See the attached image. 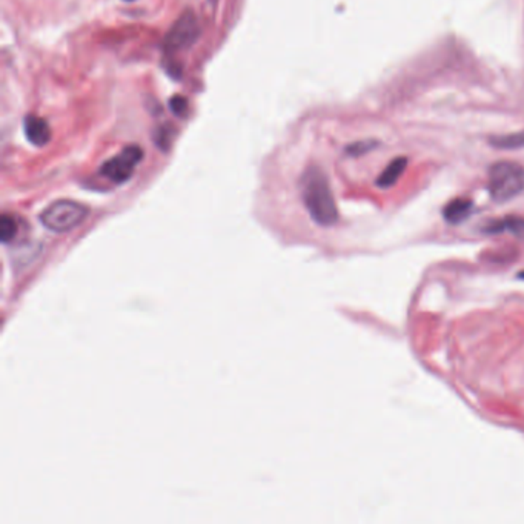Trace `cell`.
<instances>
[{
  "instance_id": "cell-2",
  "label": "cell",
  "mask_w": 524,
  "mask_h": 524,
  "mask_svg": "<svg viewBox=\"0 0 524 524\" xmlns=\"http://www.w3.org/2000/svg\"><path fill=\"white\" fill-rule=\"evenodd\" d=\"M489 194L494 201L504 203L524 191V167L515 162H498L489 171Z\"/></svg>"
},
{
  "instance_id": "cell-15",
  "label": "cell",
  "mask_w": 524,
  "mask_h": 524,
  "mask_svg": "<svg viewBox=\"0 0 524 524\" xmlns=\"http://www.w3.org/2000/svg\"><path fill=\"white\" fill-rule=\"evenodd\" d=\"M209 2L213 3V5H215V3H217V0H209Z\"/></svg>"
},
{
  "instance_id": "cell-13",
  "label": "cell",
  "mask_w": 524,
  "mask_h": 524,
  "mask_svg": "<svg viewBox=\"0 0 524 524\" xmlns=\"http://www.w3.org/2000/svg\"><path fill=\"white\" fill-rule=\"evenodd\" d=\"M169 108H171V111H173L176 115L183 117L186 114V111H187V99L183 97V96H178V94H177V96L171 97Z\"/></svg>"
},
{
  "instance_id": "cell-17",
  "label": "cell",
  "mask_w": 524,
  "mask_h": 524,
  "mask_svg": "<svg viewBox=\"0 0 524 524\" xmlns=\"http://www.w3.org/2000/svg\"><path fill=\"white\" fill-rule=\"evenodd\" d=\"M127 2H131V0H127Z\"/></svg>"
},
{
  "instance_id": "cell-1",
  "label": "cell",
  "mask_w": 524,
  "mask_h": 524,
  "mask_svg": "<svg viewBox=\"0 0 524 524\" xmlns=\"http://www.w3.org/2000/svg\"><path fill=\"white\" fill-rule=\"evenodd\" d=\"M302 199L312 220L322 226H332L339 220V211L335 205L327 177L318 167H309L300 180Z\"/></svg>"
},
{
  "instance_id": "cell-10",
  "label": "cell",
  "mask_w": 524,
  "mask_h": 524,
  "mask_svg": "<svg viewBox=\"0 0 524 524\" xmlns=\"http://www.w3.org/2000/svg\"><path fill=\"white\" fill-rule=\"evenodd\" d=\"M17 222L14 220V217L10 214H3L2 220H0V239L3 243H10L11 240L17 236Z\"/></svg>"
},
{
  "instance_id": "cell-8",
  "label": "cell",
  "mask_w": 524,
  "mask_h": 524,
  "mask_svg": "<svg viewBox=\"0 0 524 524\" xmlns=\"http://www.w3.org/2000/svg\"><path fill=\"white\" fill-rule=\"evenodd\" d=\"M406 167H408V159L406 157H397L389 165L385 168V171L378 176L377 178V186L378 187H390L394 186L398 178H400L404 173Z\"/></svg>"
},
{
  "instance_id": "cell-4",
  "label": "cell",
  "mask_w": 524,
  "mask_h": 524,
  "mask_svg": "<svg viewBox=\"0 0 524 524\" xmlns=\"http://www.w3.org/2000/svg\"><path fill=\"white\" fill-rule=\"evenodd\" d=\"M143 159V150L139 145H129L113 159L105 162L100 168V174L114 183H123L134 174L137 165Z\"/></svg>"
},
{
  "instance_id": "cell-14",
  "label": "cell",
  "mask_w": 524,
  "mask_h": 524,
  "mask_svg": "<svg viewBox=\"0 0 524 524\" xmlns=\"http://www.w3.org/2000/svg\"><path fill=\"white\" fill-rule=\"evenodd\" d=\"M159 136H162V139H155V140H157V145L167 151V148L169 146V136H171L169 129L168 128H160Z\"/></svg>"
},
{
  "instance_id": "cell-6",
  "label": "cell",
  "mask_w": 524,
  "mask_h": 524,
  "mask_svg": "<svg viewBox=\"0 0 524 524\" xmlns=\"http://www.w3.org/2000/svg\"><path fill=\"white\" fill-rule=\"evenodd\" d=\"M23 129H25V136L31 145L42 148L50 143L51 128L43 117L34 114L27 115L25 120H23Z\"/></svg>"
},
{
  "instance_id": "cell-12",
  "label": "cell",
  "mask_w": 524,
  "mask_h": 524,
  "mask_svg": "<svg viewBox=\"0 0 524 524\" xmlns=\"http://www.w3.org/2000/svg\"><path fill=\"white\" fill-rule=\"evenodd\" d=\"M375 146H377V142H374V140H363V142H357L354 145L348 146L346 150H348V154L355 155L357 157V155H362V154L372 151Z\"/></svg>"
},
{
  "instance_id": "cell-3",
  "label": "cell",
  "mask_w": 524,
  "mask_h": 524,
  "mask_svg": "<svg viewBox=\"0 0 524 524\" xmlns=\"http://www.w3.org/2000/svg\"><path fill=\"white\" fill-rule=\"evenodd\" d=\"M88 213V208L79 201L59 200L43 211L41 222L52 232H68L82 225Z\"/></svg>"
},
{
  "instance_id": "cell-9",
  "label": "cell",
  "mask_w": 524,
  "mask_h": 524,
  "mask_svg": "<svg viewBox=\"0 0 524 524\" xmlns=\"http://www.w3.org/2000/svg\"><path fill=\"white\" fill-rule=\"evenodd\" d=\"M484 231L489 234H500V232H511L514 236L524 239V218L523 217H507L504 220L492 222L489 223Z\"/></svg>"
},
{
  "instance_id": "cell-7",
  "label": "cell",
  "mask_w": 524,
  "mask_h": 524,
  "mask_svg": "<svg viewBox=\"0 0 524 524\" xmlns=\"http://www.w3.org/2000/svg\"><path fill=\"white\" fill-rule=\"evenodd\" d=\"M472 209H474V203L469 199H455L444 206L443 217L446 222L457 225L466 220V218L471 215Z\"/></svg>"
},
{
  "instance_id": "cell-11",
  "label": "cell",
  "mask_w": 524,
  "mask_h": 524,
  "mask_svg": "<svg viewBox=\"0 0 524 524\" xmlns=\"http://www.w3.org/2000/svg\"><path fill=\"white\" fill-rule=\"evenodd\" d=\"M497 148H503V150H515V148L524 146V132H518V134H511L504 137H497L490 142Z\"/></svg>"
},
{
  "instance_id": "cell-5",
  "label": "cell",
  "mask_w": 524,
  "mask_h": 524,
  "mask_svg": "<svg viewBox=\"0 0 524 524\" xmlns=\"http://www.w3.org/2000/svg\"><path fill=\"white\" fill-rule=\"evenodd\" d=\"M200 36V23L192 11L183 13L173 23L165 36L167 52H177L190 48Z\"/></svg>"
},
{
  "instance_id": "cell-16",
  "label": "cell",
  "mask_w": 524,
  "mask_h": 524,
  "mask_svg": "<svg viewBox=\"0 0 524 524\" xmlns=\"http://www.w3.org/2000/svg\"><path fill=\"white\" fill-rule=\"evenodd\" d=\"M520 277H521V278H524V272H521V274H520Z\"/></svg>"
}]
</instances>
